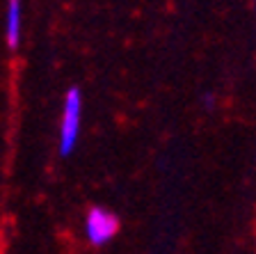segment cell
<instances>
[{
	"label": "cell",
	"mask_w": 256,
	"mask_h": 254,
	"mask_svg": "<svg viewBox=\"0 0 256 254\" xmlns=\"http://www.w3.org/2000/svg\"><path fill=\"white\" fill-rule=\"evenodd\" d=\"M23 35V10L18 0H10L5 7V44L10 51L21 46Z\"/></svg>",
	"instance_id": "cell-3"
},
{
	"label": "cell",
	"mask_w": 256,
	"mask_h": 254,
	"mask_svg": "<svg viewBox=\"0 0 256 254\" xmlns=\"http://www.w3.org/2000/svg\"><path fill=\"white\" fill-rule=\"evenodd\" d=\"M85 231H87V240L94 247H103L108 245L119 231V215L112 213L110 208L103 206H92L87 211V220H85Z\"/></svg>",
	"instance_id": "cell-2"
},
{
	"label": "cell",
	"mask_w": 256,
	"mask_h": 254,
	"mask_svg": "<svg viewBox=\"0 0 256 254\" xmlns=\"http://www.w3.org/2000/svg\"><path fill=\"white\" fill-rule=\"evenodd\" d=\"M80 122H82V92L80 87H69L64 94L62 119H60V142L58 151L62 158L74 154L80 135Z\"/></svg>",
	"instance_id": "cell-1"
},
{
	"label": "cell",
	"mask_w": 256,
	"mask_h": 254,
	"mask_svg": "<svg viewBox=\"0 0 256 254\" xmlns=\"http://www.w3.org/2000/svg\"><path fill=\"white\" fill-rule=\"evenodd\" d=\"M202 101H204V108H208V110H210V108H213V101H215V99H213V94H206Z\"/></svg>",
	"instance_id": "cell-4"
}]
</instances>
